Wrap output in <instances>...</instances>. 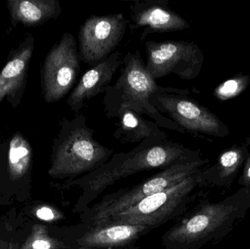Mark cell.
Instances as JSON below:
<instances>
[{
    "label": "cell",
    "mask_w": 250,
    "mask_h": 249,
    "mask_svg": "<svg viewBox=\"0 0 250 249\" xmlns=\"http://www.w3.org/2000/svg\"><path fill=\"white\" fill-rule=\"evenodd\" d=\"M120 77L114 85H110L105 93L104 112L108 118H116L119 111L129 108L140 115H146L163 129L181 134L186 132L168 117L160 114L150 102L151 96L157 93L187 95L188 89L158 86L146 69L139 51L129 52L123 58Z\"/></svg>",
    "instance_id": "obj_1"
},
{
    "label": "cell",
    "mask_w": 250,
    "mask_h": 249,
    "mask_svg": "<svg viewBox=\"0 0 250 249\" xmlns=\"http://www.w3.org/2000/svg\"><path fill=\"white\" fill-rule=\"evenodd\" d=\"M250 209V192L241 188L217 203L205 201L196 211L178 224L168 239L188 249L217 244L245 219Z\"/></svg>",
    "instance_id": "obj_2"
},
{
    "label": "cell",
    "mask_w": 250,
    "mask_h": 249,
    "mask_svg": "<svg viewBox=\"0 0 250 249\" xmlns=\"http://www.w3.org/2000/svg\"><path fill=\"white\" fill-rule=\"evenodd\" d=\"M54 140L51 176H74L101 168L112 155L113 150L94 139L95 131L86 124V118L76 114L73 119L63 118Z\"/></svg>",
    "instance_id": "obj_3"
},
{
    "label": "cell",
    "mask_w": 250,
    "mask_h": 249,
    "mask_svg": "<svg viewBox=\"0 0 250 249\" xmlns=\"http://www.w3.org/2000/svg\"><path fill=\"white\" fill-rule=\"evenodd\" d=\"M200 151H192L170 140L147 138L129 153H117L104 165L89 183V190L99 192L121 178L141 171L167 168L177 162L201 157Z\"/></svg>",
    "instance_id": "obj_4"
},
{
    "label": "cell",
    "mask_w": 250,
    "mask_h": 249,
    "mask_svg": "<svg viewBox=\"0 0 250 249\" xmlns=\"http://www.w3.org/2000/svg\"><path fill=\"white\" fill-rule=\"evenodd\" d=\"M201 171L179 184L144 199L115 216L103 221L97 226L108 224H127L147 228L162 223L183 205L195 187L200 185Z\"/></svg>",
    "instance_id": "obj_5"
},
{
    "label": "cell",
    "mask_w": 250,
    "mask_h": 249,
    "mask_svg": "<svg viewBox=\"0 0 250 249\" xmlns=\"http://www.w3.org/2000/svg\"><path fill=\"white\" fill-rule=\"evenodd\" d=\"M145 65L156 79L174 74L183 80L196 78L204 65V54L196 44L185 40L146 41Z\"/></svg>",
    "instance_id": "obj_6"
},
{
    "label": "cell",
    "mask_w": 250,
    "mask_h": 249,
    "mask_svg": "<svg viewBox=\"0 0 250 249\" xmlns=\"http://www.w3.org/2000/svg\"><path fill=\"white\" fill-rule=\"evenodd\" d=\"M208 162V159L200 157L180 161L167 167L124 194L98 205L93 216L94 225H99L103 221L115 216L144 199L179 184L201 171Z\"/></svg>",
    "instance_id": "obj_7"
},
{
    "label": "cell",
    "mask_w": 250,
    "mask_h": 249,
    "mask_svg": "<svg viewBox=\"0 0 250 249\" xmlns=\"http://www.w3.org/2000/svg\"><path fill=\"white\" fill-rule=\"evenodd\" d=\"M150 102L160 114H167L170 119L191 134L217 137L230 134L229 127L215 114L187 95L157 93L151 96Z\"/></svg>",
    "instance_id": "obj_8"
},
{
    "label": "cell",
    "mask_w": 250,
    "mask_h": 249,
    "mask_svg": "<svg viewBox=\"0 0 250 249\" xmlns=\"http://www.w3.org/2000/svg\"><path fill=\"white\" fill-rule=\"evenodd\" d=\"M128 23L123 13L87 18L78 35L80 61L93 67L108 58L123 40Z\"/></svg>",
    "instance_id": "obj_9"
},
{
    "label": "cell",
    "mask_w": 250,
    "mask_h": 249,
    "mask_svg": "<svg viewBox=\"0 0 250 249\" xmlns=\"http://www.w3.org/2000/svg\"><path fill=\"white\" fill-rule=\"evenodd\" d=\"M80 62L76 38L64 33L44 62L42 86L47 102L60 100L73 89L81 72Z\"/></svg>",
    "instance_id": "obj_10"
},
{
    "label": "cell",
    "mask_w": 250,
    "mask_h": 249,
    "mask_svg": "<svg viewBox=\"0 0 250 249\" xmlns=\"http://www.w3.org/2000/svg\"><path fill=\"white\" fill-rule=\"evenodd\" d=\"M128 26L132 33L141 30L140 41L153 33L177 32L189 28L182 16L172 10L167 0H135L129 6Z\"/></svg>",
    "instance_id": "obj_11"
},
{
    "label": "cell",
    "mask_w": 250,
    "mask_h": 249,
    "mask_svg": "<svg viewBox=\"0 0 250 249\" xmlns=\"http://www.w3.org/2000/svg\"><path fill=\"white\" fill-rule=\"evenodd\" d=\"M123 63L121 53L114 51L108 58L85 72L67 99L70 109L76 114H80L87 101L105 93Z\"/></svg>",
    "instance_id": "obj_12"
},
{
    "label": "cell",
    "mask_w": 250,
    "mask_h": 249,
    "mask_svg": "<svg viewBox=\"0 0 250 249\" xmlns=\"http://www.w3.org/2000/svg\"><path fill=\"white\" fill-rule=\"evenodd\" d=\"M249 152L247 145H234L223 151L212 166L200 172V185L229 188L245 163Z\"/></svg>",
    "instance_id": "obj_13"
},
{
    "label": "cell",
    "mask_w": 250,
    "mask_h": 249,
    "mask_svg": "<svg viewBox=\"0 0 250 249\" xmlns=\"http://www.w3.org/2000/svg\"><path fill=\"white\" fill-rule=\"evenodd\" d=\"M116 118H119L117 128L113 136L123 143H138L147 138L166 140L167 134L153 121L129 108H123Z\"/></svg>",
    "instance_id": "obj_14"
},
{
    "label": "cell",
    "mask_w": 250,
    "mask_h": 249,
    "mask_svg": "<svg viewBox=\"0 0 250 249\" xmlns=\"http://www.w3.org/2000/svg\"><path fill=\"white\" fill-rule=\"evenodd\" d=\"M146 227L127 224H108L97 226L78 241L85 247H119L129 244L146 229Z\"/></svg>",
    "instance_id": "obj_15"
},
{
    "label": "cell",
    "mask_w": 250,
    "mask_h": 249,
    "mask_svg": "<svg viewBox=\"0 0 250 249\" xmlns=\"http://www.w3.org/2000/svg\"><path fill=\"white\" fill-rule=\"evenodd\" d=\"M13 18L26 24L42 23L60 16L62 11L57 0L9 1Z\"/></svg>",
    "instance_id": "obj_16"
},
{
    "label": "cell",
    "mask_w": 250,
    "mask_h": 249,
    "mask_svg": "<svg viewBox=\"0 0 250 249\" xmlns=\"http://www.w3.org/2000/svg\"><path fill=\"white\" fill-rule=\"evenodd\" d=\"M31 56V50H23L10 60L0 73V102L6 95L12 93L23 79Z\"/></svg>",
    "instance_id": "obj_17"
},
{
    "label": "cell",
    "mask_w": 250,
    "mask_h": 249,
    "mask_svg": "<svg viewBox=\"0 0 250 249\" xmlns=\"http://www.w3.org/2000/svg\"><path fill=\"white\" fill-rule=\"evenodd\" d=\"M31 149L28 142L21 134L12 139L9 146L8 171L13 181L24 176L31 162Z\"/></svg>",
    "instance_id": "obj_18"
},
{
    "label": "cell",
    "mask_w": 250,
    "mask_h": 249,
    "mask_svg": "<svg viewBox=\"0 0 250 249\" xmlns=\"http://www.w3.org/2000/svg\"><path fill=\"white\" fill-rule=\"evenodd\" d=\"M63 247L62 243L50 236L46 227L35 225L30 235L19 249H60Z\"/></svg>",
    "instance_id": "obj_19"
},
{
    "label": "cell",
    "mask_w": 250,
    "mask_h": 249,
    "mask_svg": "<svg viewBox=\"0 0 250 249\" xmlns=\"http://www.w3.org/2000/svg\"><path fill=\"white\" fill-rule=\"evenodd\" d=\"M250 81L249 76L238 75L217 86L214 92V96L220 101L229 100L236 97L246 90Z\"/></svg>",
    "instance_id": "obj_20"
},
{
    "label": "cell",
    "mask_w": 250,
    "mask_h": 249,
    "mask_svg": "<svg viewBox=\"0 0 250 249\" xmlns=\"http://www.w3.org/2000/svg\"><path fill=\"white\" fill-rule=\"evenodd\" d=\"M37 217L42 221L51 222V221L57 220L61 218V213L57 212L55 209L48 206H42L37 209L35 212Z\"/></svg>",
    "instance_id": "obj_21"
},
{
    "label": "cell",
    "mask_w": 250,
    "mask_h": 249,
    "mask_svg": "<svg viewBox=\"0 0 250 249\" xmlns=\"http://www.w3.org/2000/svg\"><path fill=\"white\" fill-rule=\"evenodd\" d=\"M248 147H249V152L242 167V175L239 178L238 184L250 192V144Z\"/></svg>",
    "instance_id": "obj_22"
},
{
    "label": "cell",
    "mask_w": 250,
    "mask_h": 249,
    "mask_svg": "<svg viewBox=\"0 0 250 249\" xmlns=\"http://www.w3.org/2000/svg\"><path fill=\"white\" fill-rule=\"evenodd\" d=\"M0 249H9V245L4 241H0Z\"/></svg>",
    "instance_id": "obj_23"
},
{
    "label": "cell",
    "mask_w": 250,
    "mask_h": 249,
    "mask_svg": "<svg viewBox=\"0 0 250 249\" xmlns=\"http://www.w3.org/2000/svg\"><path fill=\"white\" fill-rule=\"evenodd\" d=\"M9 249H17V247H16V246L15 245V244H10V245H9Z\"/></svg>",
    "instance_id": "obj_24"
},
{
    "label": "cell",
    "mask_w": 250,
    "mask_h": 249,
    "mask_svg": "<svg viewBox=\"0 0 250 249\" xmlns=\"http://www.w3.org/2000/svg\"><path fill=\"white\" fill-rule=\"evenodd\" d=\"M250 144V135L249 137H248V138L246 139V140H245V145H247V146H249Z\"/></svg>",
    "instance_id": "obj_25"
}]
</instances>
